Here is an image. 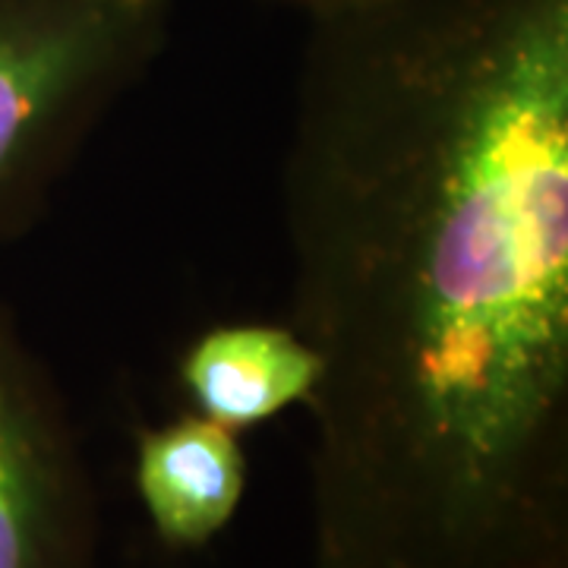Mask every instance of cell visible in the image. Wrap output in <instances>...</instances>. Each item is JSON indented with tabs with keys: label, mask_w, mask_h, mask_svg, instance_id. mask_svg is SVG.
<instances>
[{
	"label": "cell",
	"mask_w": 568,
	"mask_h": 568,
	"mask_svg": "<svg viewBox=\"0 0 568 568\" xmlns=\"http://www.w3.org/2000/svg\"><path fill=\"white\" fill-rule=\"evenodd\" d=\"M171 26L174 0H0V241L44 212Z\"/></svg>",
	"instance_id": "obj_2"
},
{
	"label": "cell",
	"mask_w": 568,
	"mask_h": 568,
	"mask_svg": "<svg viewBox=\"0 0 568 568\" xmlns=\"http://www.w3.org/2000/svg\"><path fill=\"white\" fill-rule=\"evenodd\" d=\"M237 436L203 414H183L140 433L133 480L168 549H203L231 525L246 489Z\"/></svg>",
	"instance_id": "obj_4"
},
{
	"label": "cell",
	"mask_w": 568,
	"mask_h": 568,
	"mask_svg": "<svg viewBox=\"0 0 568 568\" xmlns=\"http://www.w3.org/2000/svg\"><path fill=\"white\" fill-rule=\"evenodd\" d=\"M278 3H287V7H294V10H301L304 17H316V13L338 10V7L354 3V0H278Z\"/></svg>",
	"instance_id": "obj_6"
},
{
	"label": "cell",
	"mask_w": 568,
	"mask_h": 568,
	"mask_svg": "<svg viewBox=\"0 0 568 568\" xmlns=\"http://www.w3.org/2000/svg\"><path fill=\"white\" fill-rule=\"evenodd\" d=\"M306 22L282 203L316 568H568V0Z\"/></svg>",
	"instance_id": "obj_1"
},
{
	"label": "cell",
	"mask_w": 568,
	"mask_h": 568,
	"mask_svg": "<svg viewBox=\"0 0 568 568\" xmlns=\"http://www.w3.org/2000/svg\"><path fill=\"white\" fill-rule=\"evenodd\" d=\"M316 379L320 354L291 323L212 325L178 361V383L193 414L234 433L306 405Z\"/></svg>",
	"instance_id": "obj_5"
},
{
	"label": "cell",
	"mask_w": 568,
	"mask_h": 568,
	"mask_svg": "<svg viewBox=\"0 0 568 568\" xmlns=\"http://www.w3.org/2000/svg\"><path fill=\"white\" fill-rule=\"evenodd\" d=\"M95 503L61 392L0 306V568H95Z\"/></svg>",
	"instance_id": "obj_3"
}]
</instances>
